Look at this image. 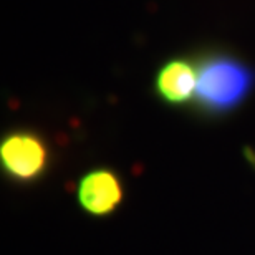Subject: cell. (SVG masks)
I'll list each match as a JSON object with an SVG mask.
<instances>
[{"label": "cell", "mask_w": 255, "mask_h": 255, "mask_svg": "<svg viewBox=\"0 0 255 255\" xmlns=\"http://www.w3.org/2000/svg\"><path fill=\"white\" fill-rule=\"evenodd\" d=\"M255 73L241 60L229 55H211L197 70L196 98L211 113H226L239 106L251 93Z\"/></svg>", "instance_id": "obj_1"}, {"label": "cell", "mask_w": 255, "mask_h": 255, "mask_svg": "<svg viewBox=\"0 0 255 255\" xmlns=\"http://www.w3.org/2000/svg\"><path fill=\"white\" fill-rule=\"evenodd\" d=\"M0 159L8 176L30 182L43 174L48 164V149L45 141L33 132H12L2 141Z\"/></svg>", "instance_id": "obj_2"}, {"label": "cell", "mask_w": 255, "mask_h": 255, "mask_svg": "<svg viewBox=\"0 0 255 255\" xmlns=\"http://www.w3.org/2000/svg\"><path fill=\"white\" fill-rule=\"evenodd\" d=\"M76 196L86 212L93 216H108L123 201V184L113 171L96 169L83 176Z\"/></svg>", "instance_id": "obj_3"}, {"label": "cell", "mask_w": 255, "mask_h": 255, "mask_svg": "<svg viewBox=\"0 0 255 255\" xmlns=\"http://www.w3.org/2000/svg\"><path fill=\"white\" fill-rule=\"evenodd\" d=\"M197 88V70L184 58H176L161 66L157 71L154 90L166 103L184 105Z\"/></svg>", "instance_id": "obj_4"}]
</instances>
